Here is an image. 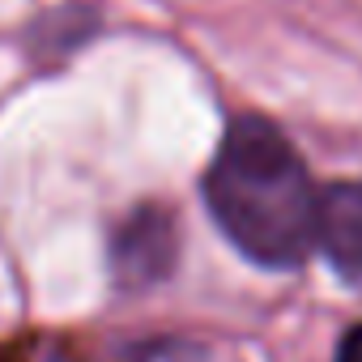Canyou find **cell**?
<instances>
[{
    "mask_svg": "<svg viewBox=\"0 0 362 362\" xmlns=\"http://www.w3.org/2000/svg\"><path fill=\"white\" fill-rule=\"evenodd\" d=\"M315 188L281 128L239 115L205 170V209L260 269H298L315 247Z\"/></svg>",
    "mask_w": 362,
    "mask_h": 362,
    "instance_id": "obj_1",
    "label": "cell"
},
{
    "mask_svg": "<svg viewBox=\"0 0 362 362\" xmlns=\"http://www.w3.org/2000/svg\"><path fill=\"white\" fill-rule=\"evenodd\" d=\"M175 256H179L175 218L162 205H141L119 222L111 239V277L119 290H153L158 281L170 277Z\"/></svg>",
    "mask_w": 362,
    "mask_h": 362,
    "instance_id": "obj_2",
    "label": "cell"
},
{
    "mask_svg": "<svg viewBox=\"0 0 362 362\" xmlns=\"http://www.w3.org/2000/svg\"><path fill=\"white\" fill-rule=\"evenodd\" d=\"M315 252L341 277H362V184H332L315 197Z\"/></svg>",
    "mask_w": 362,
    "mask_h": 362,
    "instance_id": "obj_3",
    "label": "cell"
},
{
    "mask_svg": "<svg viewBox=\"0 0 362 362\" xmlns=\"http://www.w3.org/2000/svg\"><path fill=\"white\" fill-rule=\"evenodd\" d=\"M337 362H362V324H354V328L337 341Z\"/></svg>",
    "mask_w": 362,
    "mask_h": 362,
    "instance_id": "obj_4",
    "label": "cell"
},
{
    "mask_svg": "<svg viewBox=\"0 0 362 362\" xmlns=\"http://www.w3.org/2000/svg\"><path fill=\"white\" fill-rule=\"evenodd\" d=\"M0 362H22L18 354H5V349H0Z\"/></svg>",
    "mask_w": 362,
    "mask_h": 362,
    "instance_id": "obj_5",
    "label": "cell"
}]
</instances>
